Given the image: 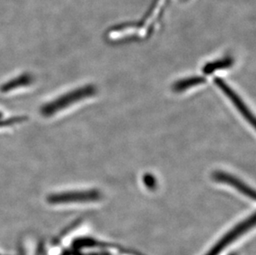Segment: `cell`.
Instances as JSON below:
<instances>
[{
	"mask_svg": "<svg viewBox=\"0 0 256 255\" xmlns=\"http://www.w3.org/2000/svg\"><path fill=\"white\" fill-rule=\"evenodd\" d=\"M214 83L232 100L233 104L236 107L237 110L240 111V113L244 116V118L246 120L247 122H249L254 127L256 124L254 116H253L252 111L250 110L248 107L246 106V104L240 98L239 96L226 83L224 80L220 79V78H214Z\"/></svg>",
	"mask_w": 256,
	"mask_h": 255,
	"instance_id": "obj_4",
	"label": "cell"
},
{
	"mask_svg": "<svg viewBox=\"0 0 256 255\" xmlns=\"http://www.w3.org/2000/svg\"><path fill=\"white\" fill-rule=\"evenodd\" d=\"M233 65V60L232 58H226L223 60H216L214 62L208 63L203 68L202 72L206 75H210L215 72L216 70H222L230 68Z\"/></svg>",
	"mask_w": 256,
	"mask_h": 255,
	"instance_id": "obj_8",
	"label": "cell"
},
{
	"mask_svg": "<svg viewBox=\"0 0 256 255\" xmlns=\"http://www.w3.org/2000/svg\"><path fill=\"white\" fill-rule=\"evenodd\" d=\"M212 178L218 182L232 186L243 195L246 196L247 198H252V200H256L254 190L246 183L243 182L242 180L237 178L236 176H233L232 174H228L226 172L216 171L212 174Z\"/></svg>",
	"mask_w": 256,
	"mask_h": 255,
	"instance_id": "obj_5",
	"label": "cell"
},
{
	"mask_svg": "<svg viewBox=\"0 0 256 255\" xmlns=\"http://www.w3.org/2000/svg\"><path fill=\"white\" fill-rule=\"evenodd\" d=\"M32 83V76L30 75H22L20 76L16 77L10 82H8L6 84L2 86V92H10L18 89L20 87L27 86Z\"/></svg>",
	"mask_w": 256,
	"mask_h": 255,
	"instance_id": "obj_7",
	"label": "cell"
},
{
	"mask_svg": "<svg viewBox=\"0 0 256 255\" xmlns=\"http://www.w3.org/2000/svg\"><path fill=\"white\" fill-rule=\"evenodd\" d=\"M102 192L96 189L92 190H70L65 192L56 193L49 196L51 204H73V203L94 202L100 200Z\"/></svg>",
	"mask_w": 256,
	"mask_h": 255,
	"instance_id": "obj_3",
	"label": "cell"
},
{
	"mask_svg": "<svg viewBox=\"0 0 256 255\" xmlns=\"http://www.w3.org/2000/svg\"><path fill=\"white\" fill-rule=\"evenodd\" d=\"M22 120L24 118H21L20 120V118H7V120H5L4 118V116H2V113H0V128L1 127H6V126H12V124H18L20 122H22Z\"/></svg>",
	"mask_w": 256,
	"mask_h": 255,
	"instance_id": "obj_9",
	"label": "cell"
},
{
	"mask_svg": "<svg viewBox=\"0 0 256 255\" xmlns=\"http://www.w3.org/2000/svg\"><path fill=\"white\" fill-rule=\"evenodd\" d=\"M256 226V213L247 217L246 219L236 224L232 229L228 230L224 236H222L218 242H216L209 250L204 255H220L230 246L244 236L248 231L254 228Z\"/></svg>",
	"mask_w": 256,
	"mask_h": 255,
	"instance_id": "obj_2",
	"label": "cell"
},
{
	"mask_svg": "<svg viewBox=\"0 0 256 255\" xmlns=\"http://www.w3.org/2000/svg\"><path fill=\"white\" fill-rule=\"evenodd\" d=\"M96 93V88L92 84H87L79 89L74 90L72 92H68L52 102L44 104L40 110L42 116L46 118H51L52 116H56V114L64 110L68 106H72L82 100L89 98L94 96Z\"/></svg>",
	"mask_w": 256,
	"mask_h": 255,
	"instance_id": "obj_1",
	"label": "cell"
},
{
	"mask_svg": "<svg viewBox=\"0 0 256 255\" xmlns=\"http://www.w3.org/2000/svg\"><path fill=\"white\" fill-rule=\"evenodd\" d=\"M206 82V79L202 76L188 77L186 79L180 80L178 82H175L172 86V90L175 92H185L186 90L191 87L196 86L198 84H203Z\"/></svg>",
	"mask_w": 256,
	"mask_h": 255,
	"instance_id": "obj_6",
	"label": "cell"
}]
</instances>
